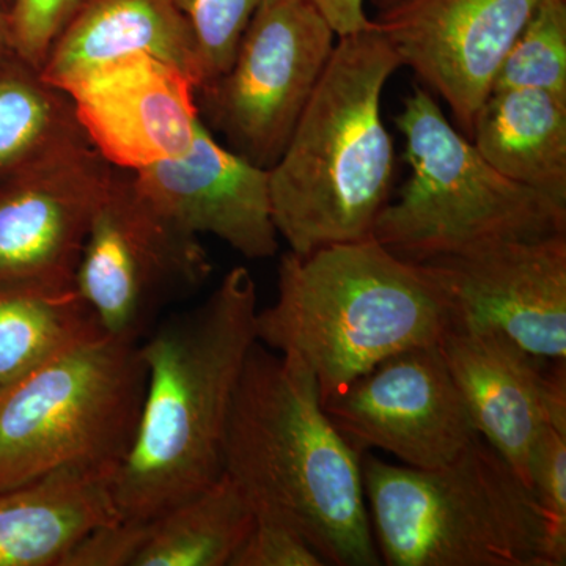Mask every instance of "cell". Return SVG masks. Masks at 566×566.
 I'll return each instance as SVG.
<instances>
[{
	"label": "cell",
	"mask_w": 566,
	"mask_h": 566,
	"mask_svg": "<svg viewBox=\"0 0 566 566\" xmlns=\"http://www.w3.org/2000/svg\"><path fill=\"white\" fill-rule=\"evenodd\" d=\"M259 294L244 266L196 307L140 342L147 370L139 423L112 476L125 520L148 521L223 474V439L245 360L256 344Z\"/></svg>",
	"instance_id": "6da1fadb"
},
{
	"label": "cell",
	"mask_w": 566,
	"mask_h": 566,
	"mask_svg": "<svg viewBox=\"0 0 566 566\" xmlns=\"http://www.w3.org/2000/svg\"><path fill=\"white\" fill-rule=\"evenodd\" d=\"M360 460L324 412L312 371L256 342L223 439V474L253 515L292 526L326 565H381Z\"/></svg>",
	"instance_id": "7a4b0ae2"
},
{
	"label": "cell",
	"mask_w": 566,
	"mask_h": 566,
	"mask_svg": "<svg viewBox=\"0 0 566 566\" xmlns=\"http://www.w3.org/2000/svg\"><path fill=\"white\" fill-rule=\"evenodd\" d=\"M398 69L400 59L375 22L337 36L322 80L270 169L275 229L297 255L374 238L395 169L382 93Z\"/></svg>",
	"instance_id": "3957f363"
},
{
	"label": "cell",
	"mask_w": 566,
	"mask_h": 566,
	"mask_svg": "<svg viewBox=\"0 0 566 566\" xmlns=\"http://www.w3.org/2000/svg\"><path fill=\"white\" fill-rule=\"evenodd\" d=\"M255 329L259 344L312 371L324 401L387 357L439 344L447 316L419 264L368 238L285 253Z\"/></svg>",
	"instance_id": "277c9868"
},
{
	"label": "cell",
	"mask_w": 566,
	"mask_h": 566,
	"mask_svg": "<svg viewBox=\"0 0 566 566\" xmlns=\"http://www.w3.org/2000/svg\"><path fill=\"white\" fill-rule=\"evenodd\" d=\"M371 532L389 566H547L531 486L476 434L433 469L360 460Z\"/></svg>",
	"instance_id": "5b68a950"
},
{
	"label": "cell",
	"mask_w": 566,
	"mask_h": 566,
	"mask_svg": "<svg viewBox=\"0 0 566 566\" xmlns=\"http://www.w3.org/2000/svg\"><path fill=\"white\" fill-rule=\"evenodd\" d=\"M411 174L382 208L374 238L408 262L566 233V205L510 180L417 87L395 118Z\"/></svg>",
	"instance_id": "8992f818"
},
{
	"label": "cell",
	"mask_w": 566,
	"mask_h": 566,
	"mask_svg": "<svg viewBox=\"0 0 566 566\" xmlns=\"http://www.w3.org/2000/svg\"><path fill=\"white\" fill-rule=\"evenodd\" d=\"M145 382L139 344L103 334L0 387V493L69 469L114 475Z\"/></svg>",
	"instance_id": "52a82bcc"
},
{
	"label": "cell",
	"mask_w": 566,
	"mask_h": 566,
	"mask_svg": "<svg viewBox=\"0 0 566 566\" xmlns=\"http://www.w3.org/2000/svg\"><path fill=\"white\" fill-rule=\"evenodd\" d=\"M337 35L308 0H263L229 70L197 88L200 117L226 147L270 170L322 80Z\"/></svg>",
	"instance_id": "ba28073f"
},
{
	"label": "cell",
	"mask_w": 566,
	"mask_h": 566,
	"mask_svg": "<svg viewBox=\"0 0 566 566\" xmlns=\"http://www.w3.org/2000/svg\"><path fill=\"white\" fill-rule=\"evenodd\" d=\"M211 271L200 237L164 219L115 169L74 275L104 334L140 344L164 308L199 292Z\"/></svg>",
	"instance_id": "9c48e42d"
},
{
	"label": "cell",
	"mask_w": 566,
	"mask_h": 566,
	"mask_svg": "<svg viewBox=\"0 0 566 566\" xmlns=\"http://www.w3.org/2000/svg\"><path fill=\"white\" fill-rule=\"evenodd\" d=\"M417 264L441 300L447 331L504 334L538 359L566 363V233Z\"/></svg>",
	"instance_id": "30bf717a"
},
{
	"label": "cell",
	"mask_w": 566,
	"mask_h": 566,
	"mask_svg": "<svg viewBox=\"0 0 566 566\" xmlns=\"http://www.w3.org/2000/svg\"><path fill=\"white\" fill-rule=\"evenodd\" d=\"M323 408L354 449L385 450L411 468L450 463L479 434L439 344L387 357Z\"/></svg>",
	"instance_id": "8fae6325"
},
{
	"label": "cell",
	"mask_w": 566,
	"mask_h": 566,
	"mask_svg": "<svg viewBox=\"0 0 566 566\" xmlns=\"http://www.w3.org/2000/svg\"><path fill=\"white\" fill-rule=\"evenodd\" d=\"M114 172L85 142L0 180V289L74 286Z\"/></svg>",
	"instance_id": "7c38bea8"
},
{
	"label": "cell",
	"mask_w": 566,
	"mask_h": 566,
	"mask_svg": "<svg viewBox=\"0 0 566 566\" xmlns=\"http://www.w3.org/2000/svg\"><path fill=\"white\" fill-rule=\"evenodd\" d=\"M542 0H400L378 11L376 29L401 66L452 111L469 139L506 52Z\"/></svg>",
	"instance_id": "4fadbf2b"
},
{
	"label": "cell",
	"mask_w": 566,
	"mask_h": 566,
	"mask_svg": "<svg viewBox=\"0 0 566 566\" xmlns=\"http://www.w3.org/2000/svg\"><path fill=\"white\" fill-rule=\"evenodd\" d=\"M61 88L92 147L125 172L181 158L202 125L196 81L151 55L106 63Z\"/></svg>",
	"instance_id": "5bb4252c"
},
{
	"label": "cell",
	"mask_w": 566,
	"mask_h": 566,
	"mask_svg": "<svg viewBox=\"0 0 566 566\" xmlns=\"http://www.w3.org/2000/svg\"><path fill=\"white\" fill-rule=\"evenodd\" d=\"M441 352L476 433L528 486V460L543 428L566 433V363H547L504 334L446 331Z\"/></svg>",
	"instance_id": "9a60e30c"
},
{
	"label": "cell",
	"mask_w": 566,
	"mask_h": 566,
	"mask_svg": "<svg viewBox=\"0 0 566 566\" xmlns=\"http://www.w3.org/2000/svg\"><path fill=\"white\" fill-rule=\"evenodd\" d=\"M128 174L142 199L182 232L212 234L249 260L277 253L270 170L216 140L203 120L181 158Z\"/></svg>",
	"instance_id": "2e32d148"
},
{
	"label": "cell",
	"mask_w": 566,
	"mask_h": 566,
	"mask_svg": "<svg viewBox=\"0 0 566 566\" xmlns=\"http://www.w3.org/2000/svg\"><path fill=\"white\" fill-rule=\"evenodd\" d=\"M174 63L202 82L199 52L188 20L172 0H87L52 43L41 74L65 84L128 55Z\"/></svg>",
	"instance_id": "e0dca14e"
},
{
	"label": "cell",
	"mask_w": 566,
	"mask_h": 566,
	"mask_svg": "<svg viewBox=\"0 0 566 566\" xmlns=\"http://www.w3.org/2000/svg\"><path fill=\"white\" fill-rule=\"evenodd\" d=\"M106 472H55L0 493V566H62L93 528L120 520Z\"/></svg>",
	"instance_id": "ac0fdd59"
},
{
	"label": "cell",
	"mask_w": 566,
	"mask_h": 566,
	"mask_svg": "<svg viewBox=\"0 0 566 566\" xmlns=\"http://www.w3.org/2000/svg\"><path fill=\"white\" fill-rule=\"evenodd\" d=\"M469 140L499 174L566 205V99L535 88L493 91Z\"/></svg>",
	"instance_id": "d6986e66"
},
{
	"label": "cell",
	"mask_w": 566,
	"mask_h": 566,
	"mask_svg": "<svg viewBox=\"0 0 566 566\" xmlns=\"http://www.w3.org/2000/svg\"><path fill=\"white\" fill-rule=\"evenodd\" d=\"M255 523L229 475L145 521L134 566H229Z\"/></svg>",
	"instance_id": "ffe728a7"
},
{
	"label": "cell",
	"mask_w": 566,
	"mask_h": 566,
	"mask_svg": "<svg viewBox=\"0 0 566 566\" xmlns=\"http://www.w3.org/2000/svg\"><path fill=\"white\" fill-rule=\"evenodd\" d=\"M85 142L63 88L14 52L0 59V180Z\"/></svg>",
	"instance_id": "44dd1931"
},
{
	"label": "cell",
	"mask_w": 566,
	"mask_h": 566,
	"mask_svg": "<svg viewBox=\"0 0 566 566\" xmlns=\"http://www.w3.org/2000/svg\"><path fill=\"white\" fill-rule=\"evenodd\" d=\"M103 334L74 286L0 289V387Z\"/></svg>",
	"instance_id": "7402d4cb"
},
{
	"label": "cell",
	"mask_w": 566,
	"mask_h": 566,
	"mask_svg": "<svg viewBox=\"0 0 566 566\" xmlns=\"http://www.w3.org/2000/svg\"><path fill=\"white\" fill-rule=\"evenodd\" d=\"M505 88H535L566 99V0H542L536 7L495 73L493 91Z\"/></svg>",
	"instance_id": "603a6c76"
},
{
	"label": "cell",
	"mask_w": 566,
	"mask_h": 566,
	"mask_svg": "<svg viewBox=\"0 0 566 566\" xmlns=\"http://www.w3.org/2000/svg\"><path fill=\"white\" fill-rule=\"evenodd\" d=\"M191 25L202 85L229 70L241 36L263 0H172Z\"/></svg>",
	"instance_id": "cb8c5ba5"
},
{
	"label": "cell",
	"mask_w": 566,
	"mask_h": 566,
	"mask_svg": "<svg viewBox=\"0 0 566 566\" xmlns=\"http://www.w3.org/2000/svg\"><path fill=\"white\" fill-rule=\"evenodd\" d=\"M528 486L545 526L547 566L566 564V433L543 428L528 460Z\"/></svg>",
	"instance_id": "d4e9b609"
},
{
	"label": "cell",
	"mask_w": 566,
	"mask_h": 566,
	"mask_svg": "<svg viewBox=\"0 0 566 566\" xmlns=\"http://www.w3.org/2000/svg\"><path fill=\"white\" fill-rule=\"evenodd\" d=\"M87 0H10L7 22L14 54L41 69L52 43Z\"/></svg>",
	"instance_id": "484cf974"
},
{
	"label": "cell",
	"mask_w": 566,
	"mask_h": 566,
	"mask_svg": "<svg viewBox=\"0 0 566 566\" xmlns=\"http://www.w3.org/2000/svg\"><path fill=\"white\" fill-rule=\"evenodd\" d=\"M300 532L271 517L255 516L252 531L229 566H324Z\"/></svg>",
	"instance_id": "4316f807"
},
{
	"label": "cell",
	"mask_w": 566,
	"mask_h": 566,
	"mask_svg": "<svg viewBox=\"0 0 566 566\" xmlns=\"http://www.w3.org/2000/svg\"><path fill=\"white\" fill-rule=\"evenodd\" d=\"M144 536L145 521L120 517L82 536L62 566H134Z\"/></svg>",
	"instance_id": "83f0119b"
},
{
	"label": "cell",
	"mask_w": 566,
	"mask_h": 566,
	"mask_svg": "<svg viewBox=\"0 0 566 566\" xmlns=\"http://www.w3.org/2000/svg\"><path fill=\"white\" fill-rule=\"evenodd\" d=\"M324 20L329 22L337 36L352 35L371 28L374 21L367 17L365 0H308Z\"/></svg>",
	"instance_id": "f1b7e54d"
},
{
	"label": "cell",
	"mask_w": 566,
	"mask_h": 566,
	"mask_svg": "<svg viewBox=\"0 0 566 566\" xmlns=\"http://www.w3.org/2000/svg\"><path fill=\"white\" fill-rule=\"evenodd\" d=\"M13 48H11L9 22H7V14L0 10V59L11 54Z\"/></svg>",
	"instance_id": "f546056e"
},
{
	"label": "cell",
	"mask_w": 566,
	"mask_h": 566,
	"mask_svg": "<svg viewBox=\"0 0 566 566\" xmlns=\"http://www.w3.org/2000/svg\"><path fill=\"white\" fill-rule=\"evenodd\" d=\"M371 6L375 7L376 11H382L400 2V0H370Z\"/></svg>",
	"instance_id": "4dcf8cb0"
},
{
	"label": "cell",
	"mask_w": 566,
	"mask_h": 566,
	"mask_svg": "<svg viewBox=\"0 0 566 566\" xmlns=\"http://www.w3.org/2000/svg\"><path fill=\"white\" fill-rule=\"evenodd\" d=\"M10 9V0H0V10L7 14V11Z\"/></svg>",
	"instance_id": "1f68e13d"
}]
</instances>
